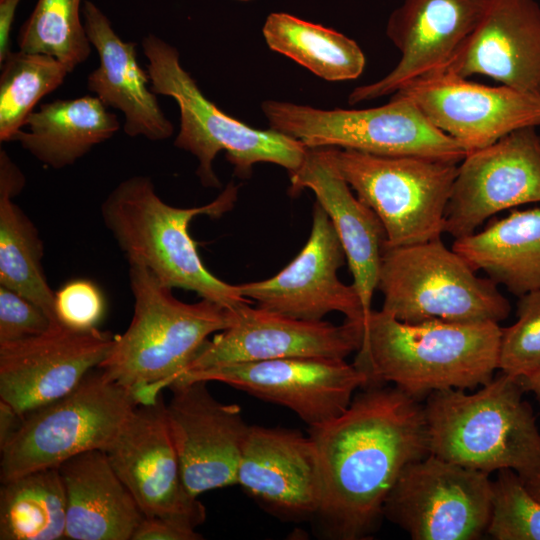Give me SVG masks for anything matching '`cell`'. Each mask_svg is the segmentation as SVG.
<instances>
[{
    "label": "cell",
    "mask_w": 540,
    "mask_h": 540,
    "mask_svg": "<svg viewBox=\"0 0 540 540\" xmlns=\"http://www.w3.org/2000/svg\"><path fill=\"white\" fill-rule=\"evenodd\" d=\"M332 420L310 427L322 496V535L358 540L370 534L402 471L429 455L423 405L395 386L368 385Z\"/></svg>",
    "instance_id": "1"
},
{
    "label": "cell",
    "mask_w": 540,
    "mask_h": 540,
    "mask_svg": "<svg viewBox=\"0 0 540 540\" xmlns=\"http://www.w3.org/2000/svg\"><path fill=\"white\" fill-rule=\"evenodd\" d=\"M500 338L501 327L492 321L407 323L372 310L353 363L367 376V386L392 383L420 400L437 390L491 381Z\"/></svg>",
    "instance_id": "2"
},
{
    "label": "cell",
    "mask_w": 540,
    "mask_h": 540,
    "mask_svg": "<svg viewBox=\"0 0 540 540\" xmlns=\"http://www.w3.org/2000/svg\"><path fill=\"white\" fill-rule=\"evenodd\" d=\"M238 186L232 182L208 204L180 208L164 202L151 178L137 175L120 182L101 204V217L129 265L147 268L163 285L195 292L201 299L237 310L252 303L238 285L224 282L203 264L189 233L199 215L213 218L230 211Z\"/></svg>",
    "instance_id": "3"
},
{
    "label": "cell",
    "mask_w": 540,
    "mask_h": 540,
    "mask_svg": "<svg viewBox=\"0 0 540 540\" xmlns=\"http://www.w3.org/2000/svg\"><path fill=\"white\" fill-rule=\"evenodd\" d=\"M129 283L131 322L116 335L98 368L129 389L139 404H151L186 370L210 335L234 322L236 310L206 299L183 302L140 265H129Z\"/></svg>",
    "instance_id": "4"
},
{
    "label": "cell",
    "mask_w": 540,
    "mask_h": 540,
    "mask_svg": "<svg viewBox=\"0 0 540 540\" xmlns=\"http://www.w3.org/2000/svg\"><path fill=\"white\" fill-rule=\"evenodd\" d=\"M520 378L503 372L467 394L437 390L423 405L429 453L485 473L511 469L524 480L540 469V432Z\"/></svg>",
    "instance_id": "5"
},
{
    "label": "cell",
    "mask_w": 540,
    "mask_h": 540,
    "mask_svg": "<svg viewBox=\"0 0 540 540\" xmlns=\"http://www.w3.org/2000/svg\"><path fill=\"white\" fill-rule=\"evenodd\" d=\"M141 45L152 91L172 97L180 111L174 145L198 159L196 174L203 186H221L213 168L219 151H225L240 178L250 177L258 162L277 164L289 173L301 166L308 151L302 142L273 129L252 128L224 113L182 67L178 50L157 35H146Z\"/></svg>",
    "instance_id": "6"
},
{
    "label": "cell",
    "mask_w": 540,
    "mask_h": 540,
    "mask_svg": "<svg viewBox=\"0 0 540 540\" xmlns=\"http://www.w3.org/2000/svg\"><path fill=\"white\" fill-rule=\"evenodd\" d=\"M489 278H481L441 238L384 247L377 289L382 310L407 323L430 320L499 323L510 303Z\"/></svg>",
    "instance_id": "7"
},
{
    "label": "cell",
    "mask_w": 540,
    "mask_h": 540,
    "mask_svg": "<svg viewBox=\"0 0 540 540\" xmlns=\"http://www.w3.org/2000/svg\"><path fill=\"white\" fill-rule=\"evenodd\" d=\"M339 174L379 218L385 247L441 238L459 163L324 147Z\"/></svg>",
    "instance_id": "8"
},
{
    "label": "cell",
    "mask_w": 540,
    "mask_h": 540,
    "mask_svg": "<svg viewBox=\"0 0 540 540\" xmlns=\"http://www.w3.org/2000/svg\"><path fill=\"white\" fill-rule=\"evenodd\" d=\"M138 404L129 389L93 369L71 392L22 418L0 446L1 483L86 451H104Z\"/></svg>",
    "instance_id": "9"
},
{
    "label": "cell",
    "mask_w": 540,
    "mask_h": 540,
    "mask_svg": "<svg viewBox=\"0 0 540 540\" xmlns=\"http://www.w3.org/2000/svg\"><path fill=\"white\" fill-rule=\"evenodd\" d=\"M270 129L307 148L336 147L386 156L415 155L460 163L467 151L435 127L416 106L395 93L385 105L322 110L290 102L261 104Z\"/></svg>",
    "instance_id": "10"
},
{
    "label": "cell",
    "mask_w": 540,
    "mask_h": 540,
    "mask_svg": "<svg viewBox=\"0 0 540 540\" xmlns=\"http://www.w3.org/2000/svg\"><path fill=\"white\" fill-rule=\"evenodd\" d=\"M492 492L488 473L429 454L402 471L383 515L414 540H475L486 534Z\"/></svg>",
    "instance_id": "11"
},
{
    "label": "cell",
    "mask_w": 540,
    "mask_h": 540,
    "mask_svg": "<svg viewBox=\"0 0 540 540\" xmlns=\"http://www.w3.org/2000/svg\"><path fill=\"white\" fill-rule=\"evenodd\" d=\"M104 452L145 517L192 529L205 521L204 505L184 485L162 394L138 404Z\"/></svg>",
    "instance_id": "12"
},
{
    "label": "cell",
    "mask_w": 540,
    "mask_h": 540,
    "mask_svg": "<svg viewBox=\"0 0 540 540\" xmlns=\"http://www.w3.org/2000/svg\"><path fill=\"white\" fill-rule=\"evenodd\" d=\"M216 381L293 411L309 427L340 415L368 378L345 359L292 357L240 362L181 374L175 381ZM172 382V383H173Z\"/></svg>",
    "instance_id": "13"
},
{
    "label": "cell",
    "mask_w": 540,
    "mask_h": 540,
    "mask_svg": "<svg viewBox=\"0 0 540 540\" xmlns=\"http://www.w3.org/2000/svg\"><path fill=\"white\" fill-rule=\"evenodd\" d=\"M540 203V137L535 127L509 133L470 151L458 165L444 232L454 239L477 231L495 214Z\"/></svg>",
    "instance_id": "14"
},
{
    "label": "cell",
    "mask_w": 540,
    "mask_h": 540,
    "mask_svg": "<svg viewBox=\"0 0 540 540\" xmlns=\"http://www.w3.org/2000/svg\"><path fill=\"white\" fill-rule=\"evenodd\" d=\"M116 335L61 323L19 341L0 344V401L20 417L75 389L109 354Z\"/></svg>",
    "instance_id": "15"
},
{
    "label": "cell",
    "mask_w": 540,
    "mask_h": 540,
    "mask_svg": "<svg viewBox=\"0 0 540 540\" xmlns=\"http://www.w3.org/2000/svg\"><path fill=\"white\" fill-rule=\"evenodd\" d=\"M206 381H175L166 404L182 479L195 497L237 484L239 460L249 426L236 404L218 401Z\"/></svg>",
    "instance_id": "16"
},
{
    "label": "cell",
    "mask_w": 540,
    "mask_h": 540,
    "mask_svg": "<svg viewBox=\"0 0 540 540\" xmlns=\"http://www.w3.org/2000/svg\"><path fill=\"white\" fill-rule=\"evenodd\" d=\"M364 323L341 325L292 318L250 304L236 310L234 322L207 340L183 372L232 363L292 357L345 359L361 347ZM182 373V374H183Z\"/></svg>",
    "instance_id": "17"
},
{
    "label": "cell",
    "mask_w": 540,
    "mask_h": 540,
    "mask_svg": "<svg viewBox=\"0 0 540 540\" xmlns=\"http://www.w3.org/2000/svg\"><path fill=\"white\" fill-rule=\"evenodd\" d=\"M345 259L333 224L316 203L310 236L298 255L273 277L240 284L239 290L259 307L292 318L319 321L339 312L346 320L364 323L357 290L337 275Z\"/></svg>",
    "instance_id": "18"
},
{
    "label": "cell",
    "mask_w": 540,
    "mask_h": 540,
    "mask_svg": "<svg viewBox=\"0 0 540 540\" xmlns=\"http://www.w3.org/2000/svg\"><path fill=\"white\" fill-rule=\"evenodd\" d=\"M488 0H404L389 16L386 34L401 57L380 80L356 87L349 104L394 94L439 73L479 23Z\"/></svg>",
    "instance_id": "19"
},
{
    "label": "cell",
    "mask_w": 540,
    "mask_h": 540,
    "mask_svg": "<svg viewBox=\"0 0 540 540\" xmlns=\"http://www.w3.org/2000/svg\"><path fill=\"white\" fill-rule=\"evenodd\" d=\"M396 93L412 100L435 127L459 142L467 153L513 131L540 126V95L505 85L486 86L436 76L412 82Z\"/></svg>",
    "instance_id": "20"
},
{
    "label": "cell",
    "mask_w": 540,
    "mask_h": 540,
    "mask_svg": "<svg viewBox=\"0 0 540 540\" xmlns=\"http://www.w3.org/2000/svg\"><path fill=\"white\" fill-rule=\"evenodd\" d=\"M237 485L278 517L314 518L322 485L312 438L294 429L250 425L239 460Z\"/></svg>",
    "instance_id": "21"
},
{
    "label": "cell",
    "mask_w": 540,
    "mask_h": 540,
    "mask_svg": "<svg viewBox=\"0 0 540 540\" xmlns=\"http://www.w3.org/2000/svg\"><path fill=\"white\" fill-rule=\"evenodd\" d=\"M476 74L540 95V5L536 0H488L464 45L432 77L467 79Z\"/></svg>",
    "instance_id": "22"
},
{
    "label": "cell",
    "mask_w": 540,
    "mask_h": 540,
    "mask_svg": "<svg viewBox=\"0 0 540 540\" xmlns=\"http://www.w3.org/2000/svg\"><path fill=\"white\" fill-rule=\"evenodd\" d=\"M289 176L291 194L310 189L333 224L360 297L365 322L372 312L386 240L379 218L354 196L325 148H308L301 166Z\"/></svg>",
    "instance_id": "23"
},
{
    "label": "cell",
    "mask_w": 540,
    "mask_h": 540,
    "mask_svg": "<svg viewBox=\"0 0 540 540\" xmlns=\"http://www.w3.org/2000/svg\"><path fill=\"white\" fill-rule=\"evenodd\" d=\"M82 17L99 58L98 67L88 76V90L105 106L123 113V129L128 136H143L151 141L168 139L174 126L149 88L148 72L137 62L136 43L122 40L109 18L89 0L83 2Z\"/></svg>",
    "instance_id": "24"
},
{
    "label": "cell",
    "mask_w": 540,
    "mask_h": 540,
    "mask_svg": "<svg viewBox=\"0 0 540 540\" xmlns=\"http://www.w3.org/2000/svg\"><path fill=\"white\" fill-rule=\"evenodd\" d=\"M58 470L66 493L65 539H132L144 515L103 450L77 454Z\"/></svg>",
    "instance_id": "25"
},
{
    "label": "cell",
    "mask_w": 540,
    "mask_h": 540,
    "mask_svg": "<svg viewBox=\"0 0 540 540\" xmlns=\"http://www.w3.org/2000/svg\"><path fill=\"white\" fill-rule=\"evenodd\" d=\"M451 248L516 296L540 289V207L513 210Z\"/></svg>",
    "instance_id": "26"
},
{
    "label": "cell",
    "mask_w": 540,
    "mask_h": 540,
    "mask_svg": "<svg viewBox=\"0 0 540 540\" xmlns=\"http://www.w3.org/2000/svg\"><path fill=\"white\" fill-rule=\"evenodd\" d=\"M25 126L28 131L20 130L14 141L53 169L73 165L120 129L117 116L90 95L44 103L29 115Z\"/></svg>",
    "instance_id": "27"
},
{
    "label": "cell",
    "mask_w": 540,
    "mask_h": 540,
    "mask_svg": "<svg viewBox=\"0 0 540 540\" xmlns=\"http://www.w3.org/2000/svg\"><path fill=\"white\" fill-rule=\"evenodd\" d=\"M20 168L0 150V285L18 292L58 324L55 292L46 279L43 241L35 224L14 202L25 185Z\"/></svg>",
    "instance_id": "28"
},
{
    "label": "cell",
    "mask_w": 540,
    "mask_h": 540,
    "mask_svg": "<svg viewBox=\"0 0 540 540\" xmlns=\"http://www.w3.org/2000/svg\"><path fill=\"white\" fill-rule=\"evenodd\" d=\"M267 45L328 81L358 78L365 56L351 38L293 15L271 13L263 26Z\"/></svg>",
    "instance_id": "29"
},
{
    "label": "cell",
    "mask_w": 540,
    "mask_h": 540,
    "mask_svg": "<svg viewBox=\"0 0 540 540\" xmlns=\"http://www.w3.org/2000/svg\"><path fill=\"white\" fill-rule=\"evenodd\" d=\"M66 493L58 467L35 470L0 488L1 540L65 539Z\"/></svg>",
    "instance_id": "30"
},
{
    "label": "cell",
    "mask_w": 540,
    "mask_h": 540,
    "mask_svg": "<svg viewBox=\"0 0 540 540\" xmlns=\"http://www.w3.org/2000/svg\"><path fill=\"white\" fill-rule=\"evenodd\" d=\"M0 66V142H9L39 100L61 86L70 70L52 56L22 50L10 51Z\"/></svg>",
    "instance_id": "31"
},
{
    "label": "cell",
    "mask_w": 540,
    "mask_h": 540,
    "mask_svg": "<svg viewBox=\"0 0 540 540\" xmlns=\"http://www.w3.org/2000/svg\"><path fill=\"white\" fill-rule=\"evenodd\" d=\"M83 0H37L21 26L19 50L52 56L72 72L85 62L91 43L82 21Z\"/></svg>",
    "instance_id": "32"
},
{
    "label": "cell",
    "mask_w": 540,
    "mask_h": 540,
    "mask_svg": "<svg viewBox=\"0 0 540 540\" xmlns=\"http://www.w3.org/2000/svg\"><path fill=\"white\" fill-rule=\"evenodd\" d=\"M492 507L486 534L495 540H540V500L511 469L492 481Z\"/></svg>",
    "instance_id": "33"
},
{
    "label": "cell",
    "mask_w": 540,
    "mask_h": 540,
    "mask_svg": "<svg viewBox=\"0 0 540 540\" xmlns=\"http://www.w3.org/2000/svg\"><path fill=\"white\" fill-rule=\"evenodd\" d=\"M517 320L501 328V372L521 378L540 367V289L519 296Z\"/></svg>",
    "instance_id": "34"
},
{
    "label": "cell",
    "mask_w": 540,
    "mask_h": 540,
    "mask_svg": "<svg viewBox=\"0 0 540 540\" xmlns=\"http://www.w3.org/2000/svg\"><path fill=\"white\" fill-rule=\"evenodd\" d=\"M104 311L103 294L90 280H71L55 292L57 320L68 328L75 330L96 328Z\"/></svg>",
    "instance_id": "35"
},
{
    "label": "cell",
    "mask_w": 540,
    "mask_h": 540,
    "mask_svg": "<svg viewBox=\"0 0 540 540\" xmlns=\"http://www.w3.org/2000/svg\"><path fill=\"white\" fill-rule=\"evenodd\" d=\"M51 325L48 316L35 303L0 285V344L39 335Z\"/></svg>",
    "instance_id": "36"
},
{
    "label": "cell",
    "mask_w": 540,
    "mask_h": 540,
    "mask_svg": "<svg viewBox=\"0 0 540 540\" xmlns=\"http://www.w3.org/2000/svg\"><path fill=\"white\" fill-rule=\"evenodd\" d=\"M203 536L195 529L159 518L145 517L136 528L131 540H199Z\"/></svg>",
    "instance_id": "37"
},
{
    "label": "cell",
    "mask_w": 540,
    "mask_h": 540,
    "mask_svg": "<svg viewBox=\"0 0 540 540\" xmlns=\"http://www.w3.org/2000/svg\"><path fill=\"white\" fill-rule=\"evenodd\" d=\"M22 0H0V64L10 50V34L18 5Z\"/></svg>",
    "instance_id": "38"
},
{
    "label": "cell",
    "mask_w": 540,
    "mask_h": 540,
    "mask_svg": "<svg viewBox=\"0 0 540 540\" xmlns=\"http://www.w3.org/2000/svg\"><path fill=\"white\" fill-rule=\"evenodd\" d=\"M20 417L8 404L0 401V446H2L17 430Z\"/></svg>",
    "instance_id": "39"
},
{
    "label": "cell",
    "mask_w": 540,
    "mask_h": 540,
    "mask_svg": "<svg viewBox=\"0 0 540 540\" xmlns=\"http://www.w3.org/2000/svg\"><path fill=\"white\" fill-rule=\"evenodd\" d=\"M525 391H532L540 400V367L520 378Z\"/></svg>",
    "instance_id": "40"
},
{
    "label": "cell",
    "mask_w": 540,
    "mask_h": 540,
    "mask_svg": "<svg viewBox=\"0 0 540 540\" xmlns=\"http://www.w3.org/2000/svg\"><path fill=\"white\" fill-rule=\"evenodd\" d=\"M524 481L529 492L540 500V469L533 476Z\"/></svg>",
    "instance_id": "41"
},
{
    "label": "cell",
    "mask_w": 540,
    "mask_h": 540,
    "mask_svg": "<svg viewBox=\"0 0 540 540\" xmlns=\"http://www.w3.org/2000/svg\"><path fill=\"white\" fill-rule=\"evenodd\" d=\"M238 1H249V0H238Z\"/></svg>",
    "instance_id": "42"
}]
</instances>
